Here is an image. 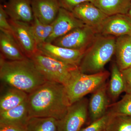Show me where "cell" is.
<instances>
[{"mask_svg": "<svg viewBox=\"0 0 131 131\" xmlns=\"http://www.w3.org/2000/svg\"><path fill=\"white\" fill-rule=\"evenodd\" d=\"M28 113L31 117L62 118L69 106L65 87L55 82L47 81L28 94Z\"/></svg>", "mask_w": 131, "mask_h": 131, "instance_id": "6da1fadb", "label": "cell"}, {"mask_svg": "<svg viewBox=\"0 0 131 131\" xmlns=\"http://www.w3.org/2000/svg\"><path fill=\"white\" fill-rule=\"evenodd\" d=\"M0 78L8 86L29 94L47 81L30 59L9 61L1 57Z\"/></svg>", "mask_w": 131, "mask_h": 131, "instance_id": "7a4b0ae2", "label": "cell"}, {"mask_svg": "<svg viewBox=\"0 0 131 131\" xmlns=\"http://www.w3.org/2000/svg\"><path fill=\"white\" fill-rule=\"evenodd\" d=\"M116 37L97 34L85 51L78 69L82 73L95 74L104 71L115 54Z\"/></svg>", "mask_w": 131, "mask_h": 131, "instance_id": "3957f363", "label": "cell"}, {"mask_svg": "<svg viewBox=\"0 0 131 131\" xmlns=\"http://www.w3.org/2000/svg\"><path fill=\"white\" fill-rule=\"evenodd\" d=\"M110 75L106 70L92 74L82 73L78 68L74 71L69 81L64 86L70 105L93 93L106 82Z\"/></svg>", "mask_w": 131, "mask_h": 131, "instance_id": "277c9868", "label": "cell"}, {"mask_svg": "<svg viewBox=\"0 0 131 131\" xmlns=\"http://www.w3.org/2000/svg\"><path fill=\"white\" fill-rule=\"evenodd\" d=\"M29 58L47 81L60 83L64 86L72 77L73 71L78 68L76 66L45 55L38 50Z\"/></svg>", "mask_w": 131, "mask_h": 131, "instance_id": "5b68a950", "label": "cell"}, {"mask_svg": "<svg viewBox=\"0 0 131 131\" xmlns=\"http://www.w3.org/2000/svg\"><path fill=\"white\" fill-rule=\"evenodd\" d=\"M97 34L95 28L84 25L58 38L52 43L73 50H86Z\"/></svg>", "mask_w": 131, "mask_h": 131, "instance_id": "8992f818", "label": "cell"}, {"mask_svg": "<svg viewBox=\"0 0 131 131\" xmlns=\"http://www.w3.org/2000/svg\"><path fill=\"white\" fill-rule=\"evenodd\" d=\"M89 101L84 97L69 106L64 117L57 121L58 131H80L88 118Z\"/></svg>", "mask_w": 131, "mask_h": 131, "instance_id": "52a82bcc", "label": "cell"}, {"mask_svg": "<svg viewBox=\"0 0 131 131\" xmlns=\"http://www.w3.org/2000/svg\"><path fill=\"white\" fill-rule=\"evenodd\" d=\"M12 34L26 56L30 58L38 51V45L33 35L30 24L8 19Z\"/></svg>", "mask_w": 131, "mask_h": 131, "instance_id": "ba28073f", "label": "cell"}, {"mask_svg": "<svg viewBox=\"0 0 131 131\" xmlns=\"http://www.w3.org/2000/svg\"><path fill=\"white\" fill-rule=\"evenodd\" d=\"M53 23L52 32L46 42L52 43L58 38L85 25L72 12L62 8H60L56 18Z\"/></svg>", "mask_w": 131, "mask_h": 131, "instance_id": "9c48e42d", "label": "cell"}, {"mask_svg": "<svg viewBox=\"0 0 131 131\" xmlns=\"http://www.w3.org/2000/svg\"><path fill=\"white\" fill-rule=\"evenodd\" d=\"M98 34L117 37L131 36V19L127 15L108 16L96 28Z\"/></svg>", "mask_w": 131, "mask_h": 131, "instance_id": "30bf717a", "label": "cell"}, {"mask_svg": "<svg viewBox=\"0 0 131 131\" xmlns=\"http://www.w3.org/2000/svg\"><path fill=\"white\" fill-rule=\"evenodd\" d=\"M38 50L59 61L78 67L86 50H77L45 42L38 46Z\"/></svg>", "mask_w": 131, "mask_h": 131, "instance_id": "8fae6325", "label": "cell"}, {"mask_svg": "<svg viewBox=\"0 0 131 131\" xmlns=\"http://www.w3.org/2000/svg\"><path fill=\"white\" fill-rule=\"evenodd\" d=\"M71 12L84 25L95 29L108 16L93 3L90 2L82 3L78 5Z\"/></svg>", "mask_w": 131, "mask_h": 131, "instance_id": "7c38bea8", "label": "cell"}, {"mask_svg": "<svg viewBox=\"0 0 131 131\" xmlns=\"http://www.w3.org/2000/svg\"><path fill=\"white\" fill-rule=\"evenodd\" d=\"M106 82L93 93L89 101V113L91 122L103 117L107 112L110 105Z\"/></svg>", "mask_w": 131, "mask_h": 131, "instance_id": "4fadbf2b", "label": "cell"}, {"mask_svg": "<svg viewBox=\"0 0 131 131\" xmlns=\"http://www.w3.org/2000/svg\"><path fill=\"white\" fill-rule=\"evenodd\" d=\"M3 5L9 18L31 24L34 19L31 0H8Z\"/></svg>", "mask_w": 131, "mask_h": 131, "instance_id": "5bb4252c", "label": "cell"}, {"mask_svg": "<svg viewBox=\"0 0 131 131\" xmlns=\"http://www.w3.org/2000/svg\"><path fill=\"white\" fill-rule=\"evenodd\" d=\"M34 16L42 23L52 24L61 8L58 0H31Z\"/></svg>", "mask_w": 131, "mask_h": 131, "instance_id": "9a60e30c", "label": "cell"}, {"mask_svg": "<svg viewBox=\"0 0 131 131\" xmlns=\"http://www.w3.org/2000/svg\"><path fill=\"white\" fill-rule=\"evenodd\" d=\"M1 57L9 61H18L27 58L12 34L0 31Z\"/></svg>", "mask_w": 131, "mask_h": 131, "instance_id": "2e32d148", "label": "cell"}, {"mask_svg": "<svg viewBox=\"0 0 131 131\" xmlns=\"http://www.w3.org/2000/svg\"><path fill=\"white\" fill-rule=\"evenodd\" d=\"M116 64L121 71L131 66V36L116 37L115 52Z\"/></svg>", "mask_w": 131, "mask_h": 131, "instance_id": "e0dca14e", "label": "cell"}, {"mask_svg": "<svg viewBox=\"0 0 131 131\" xmlns=\"http://www.w3.org/2000/svg\"><path fill=\"white\" fill-rule=\"evenodd\" d=\"M27 101L13 108L1 112L0 123L13 124L26 127L30 118Z\"/></svg>", "mask_w": 131, "mask_h": 131, "instance_id": "ac0fdd59", "label": "cell"}, {"mask_svg": "<svg viewBox=\"0 0 131 131\" xmlns=\"http://www.w3.org/2000/svg\"><path fill=\"white\" fill-rule=\"evenodd\" d=\"M94 4L108 16L127 14L131 0H94Z\"/></svg>", "mask_w": 131, "mask_h": 131, "instance_id": "d6986e66", "label": "cell"}, {"mask_svg": "<svg viewBox=\"0 0 131 131\" xmlns=\"http://www.w3.org/2000/svg\"><path fill=\"white\" fill-rule=\"evenodd\" d=\"M9 87L0 98V112L13 108L25 102L28 94L17 89Z\"/></svg>", "mask_w": 131, "mask_h": 131, "instance_id": "ffe728a7", "label": "cell"}, {"mask_svg": "<svg viewBox=\"0 0 131 131\" xmlns=\"http://www.w3.org/2000/svg\"><path fill=\"white\" fill-rule=\"evenodd\" d=\"M125 82L121 71L117 64H113L111 69V78L108 84L107 92L110 100L115 101L125 91Z\"/></svg>", "mask_w": 131, "mask_h": 131, "instance_id": "44dd1931", "label": "cell"}, {"mask_svg": "<svg viewBox=\"0 0 131 131\" xmlns=\"http://www.w3.org/2000/svg\"><path fill=\"white\" fill-rule=\"evenodd\" d=\"M57 121L52 118L31 117L26 126V131H58Z\"/></svg>", "mask_w": 131, "mask_h": 131, "instance_id": "7402d4cb", "label": "cell"}, {"mask_svg": "<svg viewBox=\"0 0 131 131\" xmlns=\"http://www.w3.org/2000/svg\"><path fill=\"white\" fill-rule=\"evenodd\" d=\"M53 23L49 24L42 23L34 15L33 21L30 25L38 46L46 42L51 34L53 30Z\"/></svg>", "mask_w": 131, "mask_h": 131, "instance_id": "603a6c76", "label": "cell"}, {"mask_svg": "<svg viewBox=\"0 0 131 131\" xmlns=\"http://www.w3.org/2000/svg\"><path fill=\"white\" fill-rule=\"evenodd\" d=\"M105 131H131V116L112 114Z\"/></svg>", "mask_w": 131, "mask_h": 131, "instance_id": "cb8c5ba5", "label": "cell"}, {"mask_svg": "<svg viewBox=\"0 0 131 131\" xmlns=\"http://www.w3.org/2000/svg\"><path fill=\"white\" fill-rule=\"evenodd\" d=\"M107 111L112 114L131 117V94H126L120 100L110 104Z\"/></svg>", "mask_w": 131, "mask_h": 131, "instance_id": "d4e9b609", "label": "cell"}, {"mask_svg": "<svg viewBox=\"0 0 131 131\" xmlns=\"http://www.w3.org/2000/svg\"><path fill=\"white\" fill-rule=\"evenodd\" d=\"M111 115L112 114L107 111L103 117L91 122L90 125L80 131H105Z\"/></svg>", "mask_w": 131, "mask_h": 131, "instance_id": "484cf974", "label": "cell"}, {"mask_svg": "<svg viewBox=\"0 0 131 131\" xmlns=\"http://www.w3.org/2000/svg\"><path fill=\"white\" fill-rule=\"evenodd\" d=\"M8 15L4 9L3 5H0V30L12 34V28L8 18Z\"/></svg>", "mask_w": 131, "mask_h": 131, "instance_id": "4316f807", "label": "cell"}, {"mask_svg": "<svg viewBox=\"0 0 131 131\" xmlns=\"http://www.w3.org/2000/svg\"><path fill=\"white\" fill-rule=\"evenodd\" d=\"M94 0H58L60 7L69 11H71L77 6L86 2L94 3Z\"/></svg>", "mask_w": 131, "mask_h": 131, "instance_id": "83f0119b", "label": "cell"}, {"mask_svg": "<svg viewBox=\"0 0 131 131\" xmlns=\"http://www.w3.org/2000/svg\"><path fill=\"white\" fill-rule=\"evenodd\" d=\"M121 71L125 82V92L126 94H131V66Z\"/></svg>", "mask_w": 131, "mask_h": 131, "instance_id": "f1b7e54d", "label": "cell"}, {"mask_svg": "<svg viewBox=\"0 0 131 131\" xmlns=\"http://www.w3.org/2000/svg\"><path fill=\"white\" fill-rule=\"evenodd\" d=\"M0 131H26V127L13 124L0 123Z\"/></svg>", "mask_w": 131, "mask_h": 131, "instance_id": "f546056e", "label": "cell"}, {"mask_svg": "<svg viewBox=\"0 0 131 131\" xmlns=\"http://www.w3.org/2000/svg\"><path fill=\"white\" fill-rule=\"evenodd\" d=\"M127 15H128V16H129V17L131 19V7L130 9H129V12H128V13H127Z\"/></svg>", "mask_w": 131, "mask_h": 131, "instance_id": "4dcf8cb0", "label": "cell"}, {"mask_svg": "<svg viewBox=\"0 0 131 131\" xmlns=\"http://www.w3.org/2000/svg\"><path fill=\"white\" fill-rule=\"evenodd\" d=\"M0 1H1V2H5L6 0H0Z\"/></svg>", "mask_w": 131, "mask_h": 131, "instance_id": "1f68e13d", "label": "cell"}]
</instances>
